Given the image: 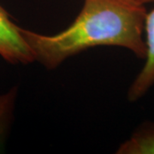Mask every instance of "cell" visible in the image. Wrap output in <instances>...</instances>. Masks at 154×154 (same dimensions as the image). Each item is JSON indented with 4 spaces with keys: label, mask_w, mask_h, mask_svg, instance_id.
Returning a JSON list of instances; mask_svg holds the SVG:
<instances>
[{
    "label": "cell",
    "mask_w": 154,
    "mask_h": 154,
    "mask_svg": "<svg viewBox=\"0 0 154 154\" xmlns=\"http://www.w3.org/2000/svg\"><path fill=\"white\" fill-rule=\"evenodd\" d=\"M145 5L135 0H85L70 26L46 35L21 28L34 61L53 69L69 57L99 45L120 46L138 57L146 53Z\"/></svg>",
    "instance_id": "6da1fadb"
},
{
    "label": "cell",
    "mask_w": 154,
    "mask_h": 154,
    "mask_svg": "<svg viewBox=\"0 0 154 154\" xmlns=\"http://www.w3.org/2000/svg\"><path fill=\"white\" fill-rule=\"evenodd\" d=\"M118 154H154V124H145L117 149Z\"/></svg>",
    "instance_id": "277c9868"
},
{
    "label": "cell",
    "mask_w": 154,
    "mask_h": 154,
    "mask_svg": "<svg viewBox=\"0 0 154 154\" xmlns=\"http://www.w3.org/2000/svg\"><path fill=\"white\" fill-rule=\"evenodd\" d=\"M17 95V88H11L5 94H0V148L10 127Z\"/></svg>",
    "instance_id": "5b68a950"
},
{
    "label": "cell",
    "mask_w": 154,
    "mask_h": 154,
    "mask_svg": "<svg viewBox=\"0 0 154 154\" xmlns=\"http://www.w3.org/2000/svg\"><path fill=\"white\" fill-rule=\"evenodd\" d=\"M139 3L142 4V5H146V4H148V3H152L154 2V0H135Z\"/></svg>",
    "instance_id": "8992f818"
},
{
    "label": "cell",
    "mask_w": 154,
    "mask_h": 154,
    "mask_svg": "<svg viewBox=\"0 0 154 154\" xmlns=\"http://www.w3.org/2000/svg\"><path fill=\"white\" fill-rule=\"evenodd\" d=\"M144 33L146 48V61L128 88V99L131 102L142 98L154 85V9L146 13Z\"/></svg>",
    "instance_id": "3957f363"
},
{
    "label": "cell",
    "mask_w": 154,
    "mask_h": 154,
    "mask_svg": "<svg viewBox=\"0 0 154 154\" xmlns=\"http://www.w3.org/2000/svg\"><path fill=\"white\" fill-rule=\"evenodd\" d=\"M0 56L10 63L28 64L34 62L28 45L23 38L21 27L11 19L0 5Z\"/></svg>",
    "instance_id": "7a4b0ae2"
}]
</instances>
